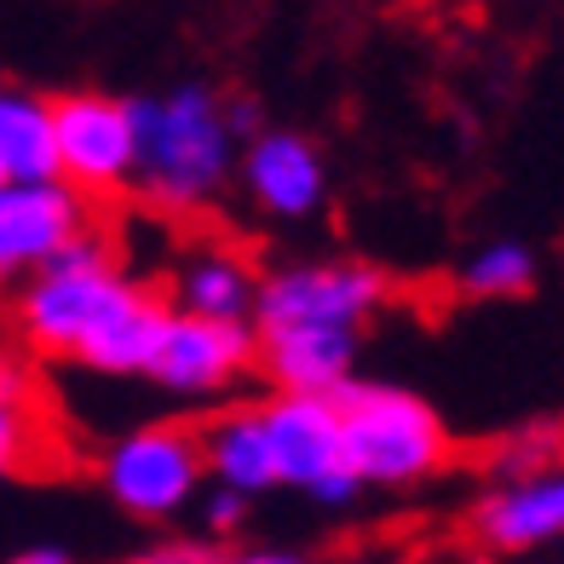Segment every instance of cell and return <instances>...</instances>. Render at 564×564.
Segmentation results:
<instances>
[{"label":"cell","instance_id":"6da1fadb","mask_svg":"<svg viewBox=\"0 0 564 564\" xmlns=\"http://www.w3.org/2000/svg\"><path fill=\"white\" fill-rule=\"evenodd\" d=\"M133 105V191L162 214H202L225 196L242 139L208 82H178Z\"/></svg>","mask_w":564,"mask_h":564},{"label":"cell","instance_id":"7a4b0ae2","mask_svg":"<svg viewBox=\"0 0 564 564\" xmlns=\"http://www.w3.org/2000/svg\"><path fill=\"white\" fill-rule=\"evenodd\" d=\"M340 455L364 490H415L449 467L455 438L421 392L351 380L340 392Z\"/></svg>","mask_w":564,"mask_h":564},{"label":"cell","instance_id":"3957f363","mask_svg":"<svg viewBox=\"0 0 564 564\" xmlns=\"http://www.w3.org/2000/svg\"><path fill=\"white\" fill-rule=\"evenodd\" d=\"M127 289H133V282L121 276L110 237L87 219L41 271L23 276V289L12 300L18 340L41 357H75L82 340L110 317V305Z\"/></svg>","mask_w":564,"mask_h":564},{"label":"cell","instance_id":"277c9868","mask_svg":"<svg viewBox=\"0 0 564 564\" xmlns=\"http://www.w3.org/2000/svg\"><path fill=\"white\" fill-rule=\"evenodd\" d=\"M98 484L105 496L139 524H167L185 507H196L202 484H208V460H202V432L185 421H150L133 426L98 455Z\"/></svg>","mask_w":564,"mask_h":564},{"label":"cell","instance_id":"5b68a950","mask_svg":"<svg viewBox=\"0 0 564 564\" xmlns=\"http://www.w3.org/2000/svg\"><path fill=\"white\" fill-rule=\"evenodd\" d=\"M392 282L369 260H294L260 276L253 300V328H282V323H340L364 328L387 305Z\"/></svg>","mask_w":564,"mask_h":564},{"label":"cell","instance_id":"8992f818","mask_svg":"<svg viewBox=\"0 0 564 564\" xmlns=\"http://www.w3.org/2000/svg\"><path fill=\"white\" fill-rule=\"evenodd\" d=\"M265 432H271V455H276V478L305 490L323 507H351L364 496V484L346 473L340 455V398L323 392H271L260 403Z\"/></svg>","mask_w":564,"mask_h":564},{"label":"cell","instance_id":"52a82bcc","mask_svg":"<svg viewBox=\"0 0 564 564\" xmlns=\"http://www.w3.org/2000/svg\"><path fill=\"white\" fill-rule=\"evenodd\" d=\"M253 369H260V328H253V317L173 312L162 351H156V364H150V380H156L167 398L208 403V398L237 392Z\"/></svg>","mask_w":564,"mask_h":564},{"label":"cell","instance_id":"ba28073f","mask_svg":"<svg viewBox=\"0 0 564 564\" xmlns=\"http://www.w3.org/2000/svg\"><path fill=\"white\" fill-rule=\"evenodd\" d=\"M58 178L87 202L133 191V105L110 93H64L53 98Z\"/></svg>","mask_w":564,"mask_h":564},{"label":"cell","instance_id":"9c48e42d","mask_svg":"<svg viewBox=\"0 0 564 564\" xmlns=\"http://www.w3.org/2000/svg\"><path fill=\"white\" fill-rule=\"evenodd\" d=\"M87 225V196L64 178H0V289L41 271Z\"/></svg>","mask_w":564,"mask_h":564},{"label":"cell","instance_id":"30bf717a","mask_svg":"<svg viewBox=\"0 0 564 564\" xmlns=\"http://www.w3.org/2000/svg\"><path fill=\"white\" fill-rule=\"evenodd\" d=\"M467 530L490 558H519L564 542V460L524 478H496L473 501Z\"/></svg>","mask_w":564,"mask_h":564},{"label":"cell","instance_id":"8fae6325","mask_svg":"<svg viewBox=\"0 0 564 564\" xmlns=\"http://www.w3.org/2000/svg\"><path fill=\"white\" fill-rule=\"evenodd\" d=\"M237 178L248 202L260 208L265 219H312L323 202H328V162L323 150L305 139V133H289V127H260L253 139H242V156H237Z\"/></svg>","mask_w":564,"mask_h":564},{"label":"cell","instance_id":"7c38bea8","mask_svg":"<svg viewBox=\"0 0 564 564\" xmlns=\"http://www.w3.org/2000/svg\"><path fill=\"white\" fill-rule=\"evenodd\" d=\"M260 375L271 380V392L340 398L357 380V328H340V323L260 328Z\"/></svg>","mask_w":564,"mask_h":564},{"label":"cell","instance_id":"4fadbf2b","mask_svg":"<svg viewBox=\"0 0 564 564\" xmlns=\"http://www.w3.org/2000/svg\"><path fill=\"white\" fill-rule=\"evenodd\" d=\"M167 323H173V305L167 300H156L150 289H127L110 305V317L82 340L75 364H87L93 375H110V380L150 375V364H156V351H162Z\"/></svg>","mask_w":564,"mask_h":564},{"label":"cell","instance_id":"5bb4252c","mask_svg":"<svg viewBox=\"0 0 564 564\" xmlns=\"http://www.w3.org/2000/svg\"><path fill=\"white\" fill-rule=\"evenodd\" d=\"M202 460H208L214 484H230V490H242L248 501L282 484L260 409H219V415L202 426Z\"/></svg>","mask_w":564,"mask_h":564},{"label":"cell","instance_id":"9a60e30c","mask_svg":"<svg viewBox=\"0 0 564 564\" xmlns=\"http://www.w3.org/2000/svg\"><path fill=\"white\" fill-rule=\"evenodd\" d=\"M253 300H260V271L237 248H196L173 271V312L253 317Z\"/></svg>","mask_w":564,"mask_h":564},{"label":"cell","instance_id":"2e32d148","mask_svg":"<svg viewBox=\"0 0 564 564\" xmlns=\"http://www.w3.org/2000/svg\"><path fill=\"white\" fill-rule=\"evenodd\" d=\"M0 178H58L53 98L0 87Z\"/></svg>","mask_w":564,"mask_h":564},{"label":"cell","instance_id":"e0dca14e","mask_svg":"<svg viewBox=\"0 0 564 564\" xmlns=\"http://www.w3.org/2000/svg\"><path fill=\"white\" fill-rule=\"evenodd\" d=\"M41 460V409L12 364L0 369V484L23 478Z\"/></svg>","mask_w":564,"mask_h":564},{"label":"cell","instance_id":"ac0fdd59","mask_svg":"<svg viewBox=\"0 0 564 564\" xmlns=\"http://www.w3.org/2000/svg\"><path fill=\"white\" fill-rule=\"evenodd\" d=\"M535 282V253L524 242H484L467 265H460V294L473 300H512V294H530Z\"/></svg>","mask_w":564,"mask_h":564},{"label":"cell","instance_id":"d6986e66","mask_svg":"<svg viewBox=\"0 0 564 564\" xmlns=\"http://www.w3.org/2000/svg\"><path fill=\"white\" fill-rule=\"evenodd\" d=\"M558 460V426H524L512 432V438H501L490 449V473L496 478H524V473H542Z\"/></svg>","mask_w":564,"mask_h":564},{"label":"cell","instance_id":"ffe728a7","mask_svg":"<svg viewBox=\"0 0 564 564\" xmlns=\"http://www.w3.org/2000/svg\"><path fill=\"white\" fill-rule=\"evenodd\" d=\"M133 564H219V547H214V535H162Z\"/></svg>","mask_w":564,"mask_h":564},{"label":"cell","instance_id":"44dd1931","mask_svg":"<svg viewBox=\"0 0 564 564\" xmlns=\"http://www.w3.org/2000/svg\"><path fill=\"white\" fill-rule=\"evenodd\" d=\"M196 507H202V530H208V535H230V530L248 519V496H242V490H230V484H214V490H202Z\"/></svg>","mask_w":564,"mask_h":564},{"label":"cell","instance_id":"7402d4cb","mask_svg":"<svg viewBox=\"0 0 564 564\" xmlns=\"http://www.w3.org/2000/svg\"><path fill=\"white\" fill-rule=\"evenodd\" d=\"M225 110H230V127H237V139H253L260 133V105H253V98H225Z\"/></svg>","mask_w":564,"mask_h":564},{"label":"cell","instance_id":"603a6c76","mask_svg":"<svg viewBox=\"0 0 564 564\" xmlns=\"http://www.w3.org/2000/svg\"><path fill=\"white\" fill-rule=\"evenodd\" d=\"M219 564H305V558L282 547H242V553H219Z\"/></svg>","mask_w":564,"mask_h":564},{"label":"cell","instance_id":"cb8c5ba5","mask_svg":"<svg viewBox=\"0 0 564 564\" xmlns=\"http://www.w3.org/2000/svg\"><path fill=\"white\" fill-rule=\"evenodd\" d=\"M7 564H75V558H69L64 547H46V542H41V547H23V553H12Z\"/></svg>","mask_w":564,"mask_h":564},{"label":"cell","instance_id":"d4e9b609","mask_svg":"<svg viewBox=\"0 0 564 564\" xmlns=\"http://www.w3.org/2000/svg\"><path fill=\"white\" fill-rule=\"evenodd\" d=\"M0 369H7V335H0Z\"/></svg>","mask_w":564,"mask_h":564},{"label":"cell","instance_id":"484cf974","mask_svg":"<svg viewBox=\"0 0 564 564\" xmlns=\"http://www.w3.org/2000/svg\"><path fill=\"white\" fill-rule=\"evenodd\" d=\"M558 460H564V426H558Z\"/></svg>","mask_w":564,"mask_h":564},{"label":"cell","instance_id":"4316f807","mask_svg":"<svg viewBox=\"0 0 564 564\" xmlns=\"http://www.w3.org/2000/svg\"><path fill=\"white\" fill-rule=\"evenodd\" d=\"M467 564H490V553H484V558H467Z\"/></svg>","mask_w":564,"mask_h":564},{"label":"cell","instance_id":"83f0119b","mask_svg":"<svg viewBox=\"0 0 564 564\" xmlns=\"http://www.w3.org/2000/svg\"><path fill=\"white\" fill-rule=\"evenodd\" d=\"M558 564H564V558H558Z\"/></svg>","mask_w":564,"mask_h":564}]
</instances>
